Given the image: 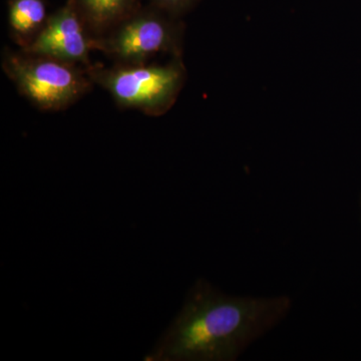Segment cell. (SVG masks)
Listing matches in <instances>:
<instances>
[{
	"instance_id": "8992f818",
	"label": "cell",
	"mask_w": 361,
	"mask_h": 361,
	"mask_svg": "<svg viewBox=\"0 0 361 361\" xmlns=\"http://www.w3.org/2000/svg\"><path fill=\"white\" fill-rule=\"evenodd\" d=\"M92 39L102 37L142 6L141 0H70Z\"/></svg>"
},
{
	"instance_id": "ba28073f",
	"label": "cell",
	"mask_w": 361,
	"mask_h": 361,
	"mask_svg": "<svg viewBox=\"0 0 361 361\" xmlns=\"http://www.w3.org/2000/svg\"><path fill=\"white\" fill-rule=\"evenodd\" d=\"M198 1L199 0H149V4L173 16L182 18L185 13L193 9Z\"/></svg>"
},
{
	"instance_id": "7a4b0ae2",
	"label": "cell",
	"mask_w": 361,
	"mask_h": 361,
	"mask_svg": "<svg viewBox=\"0 0 361 361\" xmlns=\"http://www.w3.org/2000/svg\"><path fill=\"white\" fill-rule=\"evenodd\" d=\"M87 73L94 85L106 90L120 108L132 109L149 116H160L174 106L187 78L183 58L165 65L104 66L92 63Z\"/></svg>"
},
{
	"instance_id": "277c9868",
	"label": "cell",
	"mask_w": 361,
	"mask_h": 361,
	"mask_svg": "<svg viewBox=\"0 0 361 361\" xmlns=\"http://www.w3.org/2000/svg\"><path fill=\"white\" fill-rule=\"evenodd\" d=\"M180 18L151 4L142 6L110 32L92 39V49L116 65H145L161 54L183 58L185 25Z\"/></svg>"
},
{
	"instance_id": "3957f363",
	"label": "cell",
	"mask_w": 361,
	"mask_h": 361,
	"mask_svg": "<svg viewBox=\"0 0 361 361\" xmlns=\"http://www.w3.org/2000/svg\"><path fill=\"white\" fill-rule=\"evenodd\" d=\"M2 70L21 96L39 110L59 111L70 108L94 87L87 68L59 59L6 47Z\"/></svg>"
},
{
	"instance_id": "52a82bcc",
	"label": "cell",
	"mask_w": 361,
	"mask_h": 361,
	"mask_svg": "<svg viewBox=\"0 0 361 361\" xmlns=\"http://www.w3.org/2000/svg\"><path fill=\"white\" fill-rule=\"evenodd\" d=\"M49 16L47 0H7L8 32L14 44L20 49L32 44Z\"/></svg>"
},
{
	"instance_id": "6da1fadb",
	"label": "cell",
	"mask_w": 361,
	"mask_h": 361,
	"mask_svg": "<svg viewBox=\"0 0 361 361\" xmlns=\"http://www.w3.org/2000/svg\"><path fill=\"white\" fill-rule=\"evenodd\" d=\"M288 296L226 295L204 279L188 294L148 361H233L290 311Z\"/></svg>"
},
{
	"instance_id": "5b68a950",
	"label": "cell",
	"mask_w": 361,
	"mask_h": 361,
	"mask_svg": "<svg viewBox=\"0 0 361 361\" xmlns=\"http://www.w3.org/2000/svg\"><path fill=\"white\" fill-rule=\"evenodd\" d=\"M23 51L87 68L92 66V37L75 6L66 0L63 6L49 14L37 39Z\"/></svg>"
}]
</instances>
